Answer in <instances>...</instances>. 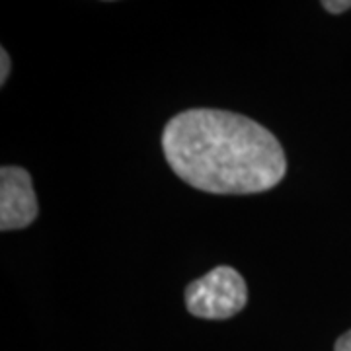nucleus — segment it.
<instances>
[{
    "label": "nucleus",
    "instance_id": "2",
    "mask_svg": "<svg viewBox=\"0 0 351 351\" xmlns=\"http://www.w3.org/2000/svg\"><path fill=\"white\" fill-rule=\"evenodd\" d=\"M248 301L246 281L234 267L219 265L186 289V306L205 320H226L239 314Z\"/></svg>",
    "mask_w": 351,
    "mask_h": 351
},
{
    "label": "nucleus",
    "instance_id": "4",
    "mask_svg": "<svg viewBox=\"0 0 351 351\" xmlns=\"http://www.w3.org/2000/svg\"><path fill=\"white\" fill-rule=\"evenodd\" d=\"M322 8H326L330 14H341L351 8V0H341V2H332V0H324Z\"/></svg>",
    "mask_w": 351,
    "mask_h": 351
},
{
    "label": "nucleus",
    "instance_id": "1",
    "mask_svg": "<svg viewBox=\"0 0 351 351\" xmlns=\"http://www.w3.org/2000/svg\"><path fill=\"white\" fill-rule=\"evenodd\" d=\"M170 168L191 188L217 195H248L276 188L287 172L277 137L246 115L188 110L162 131Z\"/></svg>",
    "mask_w": 351,
    "mask_h": 351
},
{
    "label": "nucleus",
    "instance_id": "5",
    "mask_svg": "<svg viewBox=\"0 0 351 351\" xmlns=\"http://www.w3.org/2000/svg\"><path fill=\"white\" fill-rule=\"evenodd\" d=\"M10 75V55H8V51L0 49V84H4L6 82V78Z\"/></svg>",
    "mask_w": 351,
    "mask_h": 351
},
{
    "label": "nucleus",
    "instance_id": "6",
    "mask_svg": "<svg viewBox=\"0 0 351 351\" xmlns=\"http://www.w3.org/2000/svg\"><path fill=\"white\" fill-rule=\"evenodd\" d=\"M334 351H351V330L350 332H346V334L336 341Z\"/></svg>",
    "mask_w": 351,
    "mask_h": 351
},
{
    "label": "nucleus",
    "instance_id": "3",
    "mask_svg": "<svg viewBox=\"0 0 351 351\" xmlns=\"http://www.w3.org/2000/svg\"><path fill=\"white\" fill-rule=\"evenodd\" d=\"M32 176L20 166L0 168V230H20L38 219Z\"/></svg>",
    "mask_w": 351,
    "mask_h": 351
}]
</instances>
